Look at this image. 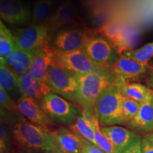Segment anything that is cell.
<instances>
[{"mask_svg":"<svg viewBox=\"0 0 153 153\" xmlns=\"http://www.w3.org/2000/svg\"><path fill=\"white\" fill-rule=\"evenodd\" d=\"M82 51L94 62L103 67H112L117 59L116 50L102 36L89 37Z\"/></svg>","mask_w":153,"mask_h":153,"instance_id":"cell-6","label":"cell"},{"mask_svg":"<svg viewBox=\"0 0 153 153\" xmlns=\"http://www.w3.org/2000/svg\"><path fill=\"white\" fill-rule=\"evenodd\" d=\"M47 77L48 83L53 92L76 102L79 80L75 74L53 60L48 68Z\"/></svg>","mask_w":153,"mask_h":153,"instance_id":"cell-5","label":"cell"},{"mask_svg":"<svg viewBox=\"0 0 153 153\" xmlns=\"http://www.w3.org/2000/svg\"><path fill=\"white\" fill-rule=\"evenodd\" d=\"M120 92L123 97L140 104L148 101L153 96L152 89L139 83L128 84L125 82L120 86Z\"/></svg>","mask_w":153,"mask_h":153,"instance_id":"cell-20","label":"cell"},{"mask_svg":"<svg viewBox=\"0 0 153 153\" xmlns=\"http://www.w3.org/2000/svg\"><path fill=\"white\" fill-rule=\"evenodd\" d=\"M142 153H153V143L145 135L141 140Z\"/></svg>","mask_w":153,"mask_h":153,"instance_id":"cell-34","label":"cell"},{"mask_svg":"<svg viewBox=\"0 0 153 153\" xmlns=\"http://www.w3.org/2000/svg\"><path fill=\"white\" fill-rule=\"evenodd\" d=\"M51 153H66V152H63V151L61 150L60 148H59L58 145H57V146L55 147L54 149H53V151Z\"/></svg>","mask_w":153,"mask_h":153,"instance_id":"cell-37","label":"cell"},{"mask_svg":"<svg viewBox=\"0 0 153 153\" xmlns=\"http://www.w3.org/2000/svg\"><path fill=\"white\" fill-rule=\"evenodd\" d=\"M91 123H92L94 136L97 146L100 148L105 153H115V150L111 143L101 131V128L99 127V122L97 116L91 114Z\"/></svg>","mask_w":153,"mask_h":153,"instance_id":"cell-25","label":"cell"},{"mask_svg":"<svg viewBox=\"0 0 153 153\" xmlns=\"http://www.w3.org/2000/svg\"><path fill=\"white\" fill-rule=\"evenodd\" d=\"M0 16L7 24L21 25L31 19V13L20 0H0Z\"/></svg>","mask_w":153,"mask_h":153,"instance_id":"cell-12","label":"cell"},{"mask_svg":"<svg viewBox=\"0 0 153 153\" xmlns=\"http://www.w3.org/2000/svg\"><path fill=\"white\" fill-rule=\"evenodd\" d=\"M123 83L125 82L116 78V81L101 94L96 101L94 115L101 126L124 124L122 114L123 97L120 92V86Z\"/></svg>","mask_w":153,"mask_h":153,"instance_id":"cell-3","label":"cell"},{"mask_svg":"<svg viewBox=\"0 0 153 153\" xmlns=\"http://www.w3.org/2000/svg\"><path fill=\"white\" fill-rule=\"evenodd\" d=\"M121 54L140 62H148L153 58V42L145 44L137 50H130Z\"/></svg>","mask_w":153,"mask_h":153,"instance_id":"cell-26","label":"cell"},{"mask_svg":"<svg viewBox=\"0 0 153 153\" xmlns=\"http://www.w3.org/2000/svg\"><path fill=\"white\" fill-rule=\"evenodd\" d=\"M14 36L2 21L0 22V60H4L16 48Z\"/></svg>","mask_w":153,"mask_h":153,"instance_id":"cell-22","label":"cell"},{"mask_svg":"<svg viewBox=\"0 0 153 153\" xmlns=\"http://www.w3.org/2000/svg\"><path fill=\"white\" fill-rule=\"evenodd\" d=\"M53 0H37L34 4L31 12V24H44L50 18Z\"/></svg>","mask_w":153,"mask_h":153,"instance_id":"cell-23","label":"cell"},{"mask_svg":"<svg viewBox=\"0 0 153 153\" xmlns=\"http://www.w3.org/2000/svg\"><path fill=\"white\" fill-rule=\"evenodd\" d=\"M128 126L136 131H153V96L148 101L141 104L137 114Z\"/></svg>","mask_w":153,"mask_h":153,"instance_id":"cell-19","label":"cell"},{"mask_svg":"<svg viewBox=\"0 0 153 153\" xmlns=\"http://www.w3.org/2000/svg\"><path fill=\"white\" fill-rule=\"evenodd\" d=\"M19 76L4 64L0 63V87L8 93L19 91Z\"/></svg>","mask_w":153,"mask_h":153,"instance_id":"cell-24","label":"cell"},{"mask_svg":"<svg viewBox=\"0 0 153 153\" xmlns=\"http://www.w3.org/2000/svg\"><path fill=\"white\" fill-rule=\"evenodd\" d=\"M101 131L111 143L115 153L121 152L139 135L133 131L118 126H105L101 128Z\"/></svg>","mask_w":153,"mask_h":153,"instance_id":"cell-15","label":"cell"},{"mask_svg":"<svg viewBox=\"0 0 153 153\" xmlns=\"http://www.w3.org/2000/svg\"><path fill=\"white\" fill-rule=\"evenodd\" d=\"M79 80V91L76 102L84 110L94 114L97 99L107 87L116 80L111 68H102L84 75L76 76Z\"/></svg>","mask_w":153,"mask_h":153,"instance_id":"cell-2","label":"cell"},{"mask_svg":"<svg viewBox=\"0 0 153 153\" xmlns=\"http://www.w3.org/2000/svg\"><path fill=\"white\" fill-rule=\"evenodd\" d=\"M9 153H43L41 152H37V151H30V150H19L16 151H14L13 152Z\"/></svg>","mask_w":153,"mask_h":153,"instance_id":"cell-36","label":"cell"},{"mask_svg":"<svg viewBox=\"0 0 153 153\" xmlns=\"http://www.w3.org/2000/svg\"><path fill=\"white\" fill-rule=\"evenodd\" d=\"M13 142L19 150L51 153L57 144L51 131L24 117H19L11 131Z\"/></svg>","mask_w":153,"mask_h":153,"instance_id":"cell-1","label":"cell"},{"mask_svg":"<svg viewBox=\"0 0 153 153\" xmlns=\"http://www.w3.org/2000/svg\"><path fill=\"white\" fill-rule=\"evenodd\" d=\"M91 19L93 24L97 28L101 27L111 21V11L105 6H96L91 11Z\"/></svg>","mask_w":153,"mask_h":153,"instance_id":"cell-27","label":"cell"},{"mask_svg":"<svg viewBox=\"0 0 153 153\" xmlns=\"http://www.w3.org/2000/svg\"><path fill=\"white\" fill-rule=\"evenodd\" d=\"M150 69L148 62H140L123 54L117 57L111 67L112 72L116 78L126 82V80L135 79L143 75Z\"/></svg>","mask_w":153,"mask_h":153,"instance_id":"cell-11","label":"cell"},{"mask_svg":"<svg viewBox=\"0 0 153 153\" xmlns=\"http://www.w3.org/2000/svg\"><path fill=\"white\" fill-rule=\"evenodd\" d=\"M89 36L87 31L82 28H70L58 33L53 43L55 53H72L81 51Z\"/></svg>","mask_w":153,"mask_h":153,"instance_id":"cell-9","label":"cell"},{"mask_svg":"<svg viewBox=\"0 0 153 153\" xmlns=\"http://www.w3.org/2000/svg\"><path fill=\"white\" fill-rule=\"evenodd\" d=\"M18 84L19 92L22 96L34 99L38 102L45 96L52 92L48 84L36 79L29 72L19 76Z\"/></svg>","mask_w":153,"mask_h":153,"instance_id":"cell-14","label":"cell"},{"mask_svg":"<svg viewBox=\"0 0 153 153\" xmlns=\"http://www.w3.org/2000/svg\"><path fill=\"white\" fill-rule=\"evenodd\" d=\"M82 153H105L98 146L82 137Z\"/></svg>","mask_w":153,"mask_h":153,"instance_id":"cell-33","label":"cell"},{"mask_svg":"<svg viewBox=\"0 0 153 153\" xmlns=\"http://www.w3.org/2000/svg\"><path fill=\"white\" fill-rule=\"evenodd\" d=\"M9 141L4 123L1 120L0 125V153H9Z\"/></svg>","mask_w":153,"mask_h":153,"instance_id":"cell-31","label":"cell"},{"mask_svg":"<svg viewBox=\"0 0 153 153\" xmlns=\"http://www.w3.org/2000/svg\"><path fill=\"white\" fill-rule=\"evenodd\" d=\"M141 104L123 97L122 101V114L124 125H128L138 113Z\"/></svg>","mask_w":153,"mask_h":153,"instance_id":"cell-28","label":"cell"},{"mask_svg":"<svg viewBox=\"0 0 153 153\" xmlns=\"http://www.w3.org/2000/svg\"><path fill=\"white\" fill-rule=\"evenodd\" d=\"M16 104L19 114L30 122L48 130L52 126L53 121L42 109L39 102L36 99L22 96Z\"/></svg>","mask_w":153,"mask_h":153,"instance_id":"cell-10","label":"cell"},{"mask_svg":"<svg viewBox=\"0 0 153 153\" xmlns=\"http://www.w3.org/2000/svg\"><path fill=\"white\" fill-rule=\"evenodd\" d=\"M50 30L45 24L21 28L14 36L16 47L25 51H38L48 44Z\"/></svg>","mask_w":153,"mask_h":153,"instance_id":"cell-8","label":"cell"},{"mask_svg":"<svg viewBox=\"0 0 153 153\" xmlns=\"http://www.w3.org/2000/svg\"><path fill=\"white\" fill-rule=\"evenodd\" d=\"M121 27L116 21H111L108 24L96 28V33L101 34L103 37L109 41L111 44L114 43Z\"/></svg>","mask_w":153,"mask_h":153,"instance_id":"cell-29","label":"cell"},{"mask_svg":"<svg viewBox=\"0 0 153 153\" xmlns=\"http://www.w3.org/2000/svg\"><path fill=\"white\" fill-rule=\"evenodd\" d=\"M77 16V9L71 2L62 3L52 16L44 24L47 26L50 31H55L62 26L71 24Z\"/></svg>","mask_w":153,"mask_h":153,"instance_id":"cell-18","label":"cell"},{"mask_svg":"<svg viewBox=\"0 0 153 153\" xmlns=\"http://www.w3.org/2000/svg\"><path fill=\"white\" fill-rule=\"evenodd\" d=\"M57 145L66 153H82V137L68 128L61 126L51 131Z\"/></svg>","mask_w":153,"mask_h":153,"instance_id":"cell-16","label":"cell"},{"mask_svg":"<svg viewBox=\"0 0 153 153\" xmlns=\"http://www.w3.org/2000/svg\"><path fill=\"white\" fill-rule=\"evenodd\" d=\"M0 105H1V109L2 110H7L8 111H18L17 104L11 99L9 93L1 87H0Z\"/></svg>","mask_w":153,"mask_h":153,"instance_id":"cell-30","label":"cell"},{"mask_svg":"<svg viewBox=\"0 0 153 153\" xmlns=\"http://www.w3.org/2000/svg\"><path fill=\"white\" fill-rule=\"evenodd\" d=\"M141 139L140 135L119 153H142L141 150Z\"/></svg>","mask_w":153,"mask_h":153,"instance_id":"cell-32","label":"cell"},{"mask_svg":"<svg viewBox=\"0 0 153 153\" xmlns=\"http://www.w3.org/2000/svg\"><path fill=\"white\" fill-rule=\"evenodd\" d=\"M54 51L45 44L36 51L29 72L33 78L43 83H48V68L54 60Z\"/></svg>","mask_w":153,"mask_h":153,"instance_id":"cell-13","label":"cell"},{"mask_svg":"<svg viewBox=\"0 0 153 153\" xmlns=\"http://www.w3.org/2000/svg\"><path fill=\"white\" fill-rule=\"evenodd\" d=\"M54 61L76 76L84 75L99 70L103 67L96 64L81 51L72 53H55Z\"/></svg>","mask_w":153,"mask_h":153,"instance_id":"cell-7","label":"cell"},{"mask_svg":"<svg viewBox=\"0 0 153 153\" xmlns=\"http://www.w3.org/2000/svg\"><path fill=\"white\" fill-rule=\"evenodd\" d=\"M91 114V113L83 109L81 114L78 116L75 121L69 127H70V129L74 131V133H77L83 138L97 145V143L94 136Z\"/></svg>","mask_w":153,"mask_h":153,"instance_id":"cell-21","label":"cell"},{"mask_svg":"<svg viewBox=\"0 0 153 153\" xmlns=\"http://www.w3.org/2000/svg\"><path fill=\"white\" fill-rule=\"evenodd\" d=\"M39 104L53 122L68 126H71L82 113L77 106L53 91L45 96Z\"/></svg>","mask_w":153,"mask_h":153,"instance_id":"cell-4","label":"cell"},{"mask_svg":"<svg viewBox=\"0 0 153 153\" xmlns=\"http://www.w3.org/2000/svg\"><path fill=\"white\" fill-rule=\"evenodd\" d=\"M148 84L150 89L153 90V68L151 69L148 77Z\"/></svg>","mask_w":153,"mask_h":153,"instance_id":"cell-35","label":"cell"},{"mask_svg":"<svg viewBox=\"0 0 153 153\" xmlns=\"http://www.w3.org/2000/svg\"><path fill=\"white\" fill-rule=\"evenodd\" d=\"M146 136L150 139V140L153 143V133H150V134H148L146 135Z\"/></svg>","mask_w":153,"mask_h":153,"instance_id":"cell-38","label":"cell"},{"mask_svg":"<svg viewBox=\"0 0 153 153\" xmlns=\"http://www.w3.org/2000/svg\"><path fill=\"white\" fill-rule=\"evenodd\" d=\"M35 53L36 51H25L16 48L5 60H0V63L4 64L20 76L30 71Z\"/></svg>","mask_w":153,"mask_h":153,"instance_id":"cell-17","label":"cell"}]
</instances>
